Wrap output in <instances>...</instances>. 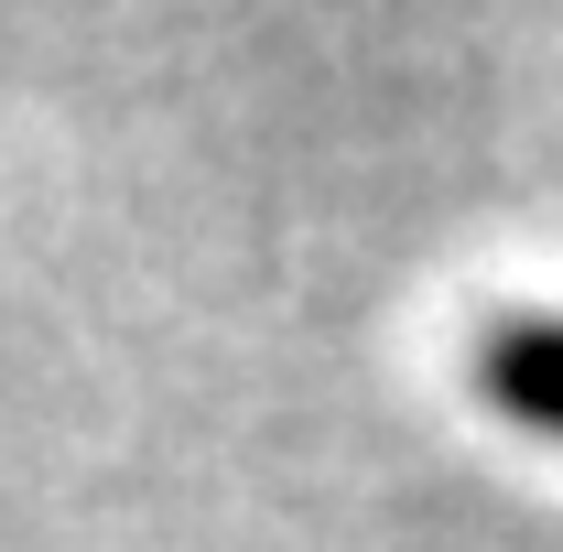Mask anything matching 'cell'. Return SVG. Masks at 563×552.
<instances>
[{"label":"cell","mask_w":563,"mask_h":552,"mask_svg":"<svg viewBox=\"0 0 563 552\" xmlns=\"http://www.w3.org/2000/svg\"><path fill=\"white\" fill-rule=\"evenodd\" d=\"M477 390H488L509 422L563 433V325L553 314H509V325L477 346Z\"/></svg>","instance_id":"6da1fadb"}]
</instances>
